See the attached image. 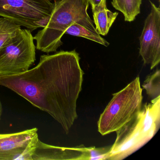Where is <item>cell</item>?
<instances>
[{
    "instance_id": "obj_16",
    "label": "cell",
    "mask_w": 160,
    "mask_h": 160,
    "mask_svg": "<svg viewBox=\"0 0 160 160\" xmlns=\"http://www.w3.org/2000/svg\"><path fill=\"white\" fill-rule=\"evenodd\" d=\"M88 1L89 4L91 6L92 11L101 4L102 3H106V0H88Z\"/></svg>"
},
{
    "instance_id": "obj_5",
    "label": "cell",
    "mask_w": 160,
    "mask_h": 160,
    "mask_svg": "<svg viewBox=\"0 0 160 160\" xmlns=\"http://www.w3.org/2000/svg\"><path fill=\"white\" fill-rule=\"evenodd\" d=\"M31 32L20 28L0 48V76L25 72L35 62V46Z\"/></svg>"
},
{
    "instance_id": "obj_12",
    "label": "cell",
    "mask_w": 160,
    "mask_h": 160,
    "mask_svg": "<svg viewBox=\"0 0 160 160\" xmlns=\"http://www.w3.org/2000/svg\"><path fill=\"white\" fill-rule=\"evenodd\" d=\"M142 0H112L111 4L116 10L123 14L124 21L132 22L140 13Z\"/></svg>"
},
{
    "instance_id": "obj_2",
    "label": "cell",
    "mask_w": 160,
    "mask_h": 160,
    "mask_svg": "<svg viewBox=\"0 0 160 160\" xmlns=\"http://www.w3.org/2000/svg\"><path fill=\"white\" fill-rule=\"evenodd\" d=\"M160 125V96L146 103L126 124L116 131L117 138L106 160L125 159L147 144Z\"/></svg>"
},
{
    "instance_id": "obj_4",
    "label": "cell",
    "mask_w": 160,
    "mask_h": 160,
    "mask_svg": "<svg viewBox=\"0 0 160 160\" xmlns=\"http://www.w3.org/2000/svg\"><path fill=\"white\" fill-rule=\"evenodd\" d=\"M142 100V89L137 77L124 88L113 94L98 122L100 134L104 136L116 132L126 124L141 110Z\"/></svg>"
},
{
    "instance_id": "obj_10",
    "label": "cell",
    "mask_w": 160,
    "mask_h": 160,
    "mask_svg": "<svg viewBox=\"0 0 160 160\" xmlns=\"http://www.w3.org/2000/svg\"><path fill=\"white\" fill-rule=\"evenodd\" d=\"M65 34L85 38L106 47L109 45V43L96 31L92 20L74 22L67 28Z\"/></svg>"
},
{
    "instance_id": "obj_11",
    "label": "cell",
    "mask_w": 160,
    "mask_h": 160,
    "mask_svg": "<svg viewBox=\"0 0 160 160\" xmlns=\"http://www.w3.org/2000/svg\"><path fill=\"white\" fill-rule=\"evenodd\" d=\"M92 12L96 31L100 35L106 36L118 13L111 12L107 8L106 5L98 6L92 10Z\"/></svg>"
},
{
    "instance_id": "obj_15",
    "label": "cell",
    "mask_w": 160,
    "mask_h": 160,
    "mask_svg": "<svg viewBox=\"0 0 160 160\" xmlns=\"http://www.w3.org/2000/svg\"><path fill=\"white\" fill-rule=\"evenodd\" d=\"M111 147V146L102 148L89 147V160H106Z\"/></svg>"
},
{
    "instance_id": "obj_6",
    "label": "cell",
    "mask_w": 160,
    "mask_h": 160,
    "mask_svg": "<svg viewBox=\"0 0 160 160\" xmlns=\"http://www.w3.org/2000/svg\"><path fill=\"white\" fill-rule=\"evenodd\" d=\"M54 3L49 0H0V16L32 32L38 22L49 17Z\"/></svg>"
},
{
    "instance_id": "obj_18",
    "label": "cell",
    "mask_w": 160,
    "mask_h": 160,
    "mask_svg": "<svg viewBox=\"0 0 160 160\" xmlns=\"http://www.w3.org/2000/svg\"><path fill=\"white\" fill-rule=\"evenodd\" d=\"M49 1H52V0H49Z\"/></svg>"
},
{
    "instance_id": "obj_8",
    "label": "cell",
    "mask_w": 160,
    "mask_h": 160,
    "mask_svg": "<svg viewBox=\"0 0 160 160\" xmlns=\"http://www.w3.org/2000/svg\"><path fill=\"white\" fill-rule=\"evenodd\" d=\"M38 129L0 134V160H32L38 139Z\"/></svg>"
},
{
    "instance_id": "obj_1",
    "label": "cell",
    "mask_w": 160,
    "mask_h": 160,
    "mask_svg": "<svg viewBox=\"0 0 160 160\" xmlns=\"http://www.w3.org/2000/svg\"><path fill=\"white\" fill-rule=\"evenodd\" d=\"M75 50L42 55L34 68L19 74L0 76L6 87L48 113L68 134L78 118L77 102L84 72Z\"/></svg>"
},
{
    "instance_id": "obj_14",
    "label": "cell",
    "mask_w": 160,
    "mask_h": 160,
    "mask_svg": "<svg viewBox=\"0 0 160 160\" xmlns=\"http://www.w3.org/2000/svg\"><path fill=\"white\" fill-rule=\"evenodd\" d=\"M160 71H158L147 77L142 85L147 94L152 99L160 96Z\"/></svg>"
},
{
    "instance_id": "obj_9",
    "label": "cell",
    "mask_w": 160,
    "mask_h": 160,
    "mask_svg": "<svg viewBox=\"0 0 160 160\" xmlns=\"http://www.w3.org/2000/svg\"><path fill=\"white\" fill-rule=\"evenodd\" d=\"M89 147L83 145L74 148H62L44 143L37 139L32 160H89Z\"/></svg>"
},
{
    "instance_id": "obj_17",
    "label": "cell",
    "mask_w": 160,
    "mask_h": 160,
    "mask_svg": "<svg viewBox=\"0 0 160 160\" xmlns=\"http://www.w3.org/2000/svg\"><path fill=\"white\" fill-rule=\"evenodd\" d=\"M2 104L1 101L0 100V120L1 118L2 114Z\"/></svg>"
},
{
    "instance_id": "obj_3",
    "label": "cell",
    "mask_w": 160,
    "mask_h": 160,
    "mask_svg": "<svg viewBox=\"0 0 160 160\" xmlns=\"http://www.w3.org/2000/svg\"><path fill=\"white\" fill-rule=\"evenodd\" d=\"M46 26L33 37L36 48L45 53L56 52L62 44V38L74 22L91 21L88 13V0H55Z\"/></svg>"
},
{
    "instance_id": "obj_7",
    "label": "cell",
    "mask_w": 160,
    "mask_h": 160,
    "mask_svg": "<svg viewBox=\"0 0 160 160\" xmlns=\"http://www.w3.org/2000/svg\"><path fill=\"white\" fill-rule=\"evenodd\" d=\"M150 2V12L139 37V53L144 64L149 65L152 70L160 62V8L151 1Z\"/></svg>"
},
{
    "instance_id": "obj_13",
    "label": "cell",
    "mask_w": 160,
    "mask_h": 160,
    "mask_svg": "<svg viewBox=\"0 0 160 160\" xmlns=\"http://www.w3.org/2000/svg\"><path fill=\"white\" fill-rule=\"evenodd\" d=\"M21 28L20 26L14 24L4 18H0V48L12 38Z\"/></svg>"
}]
</instances>
